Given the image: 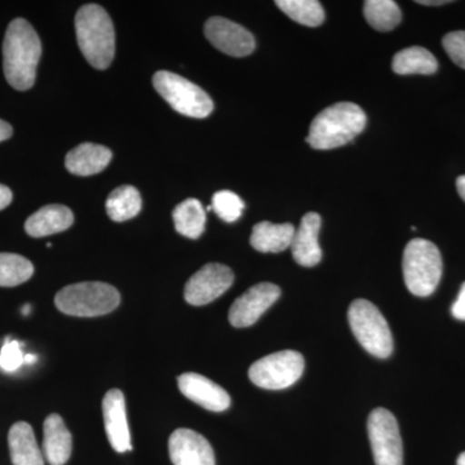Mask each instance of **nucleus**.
<instances>
[{
	"mask_svg": "<svg viewBox=\"0 0 465 465\" xmlns=\"http://www.w3.org/2000/svg\"><path fill=\"white\" fill-rule=\"evenodd\" d=\"M41 56L42 43L34 27L24 18L12 21L3 43V69L15 90L33 87Z\"/></svg>",
	"mask_w": 465,
	"mask_h": 465,
	"instance_id": "f257e3e1",
	"label": "nucleus"
},
{
	"mask_svg": "<svg viewBox=\"0 0 465 465\" xmlns=\"http://www.w3.org/2000/svg\"><path fill=\"white\" fill-rule=\"evenodd\" d=\"M366 127V114L353 103H338L322 110L312 122L307 143L317 150L341 148Z\"/></svg>",
	"mask_w": 465,
	"mask_h": 465,
	"instance_id": "f03ea898",
	"label": "nucleus"
},
{
	"mask_svg": "<svg viewBox=\"0 0 465 465\" xmlns=\"http://www.w3.org/2000/svg\"><path fill=\"white\" fill-rule=\"evenodd\" d=\"M75 32L85 60L99 70L108 69L115 54V33L108 12L85 5L76 12Z\"/></svg>",
	"mask_w": 465,
	"mask_h": 465,
	"instance_id": "7ed1b4c3",
	"label": "nucleus"
},
{
	"mask_svg": "<svg viewBox=\"0 0 465 465\" xmlns=\"http://www.w3.org/2000/svg\"><path fill=\"white\" fill-rule=\"evenodd\" d=\"M403 278L410 292L415 296L432 295L442 277V256L430 241L416 240L407 243L403 252Z\"/></svg>",
	"mask_w": 465,
	"mask_h": 465,
	"instance_id": "20e7f679",
	"label": "nucleus"
},
{
	"mask_svg": "<svg viewBox=\"0 0 465 465\" xmlns=\"http://www.w3.org/2000/svg\"><path fill=\"white\" fill-rule=\"evenodd\" d=\"M54 304L67 316L99 317L115 311L121 304V295L108 283H75L58 291Z\"/></svg>",
	"mask_w": 465,
	"mask_h": 465,
	"instance_id": "39448f33",
	"label": "nucleus"
},
{
	"mask_svg": "<svg viewBox=\"0 0 465 465\" xmlns=\"http://www.w3.org/2000/svg\"><path fill=\"white\" fill-rule=\"evenodd\" d=\"M349 324L358 342L370 354L388 358L393 351V336L390 324L372 302L358 299L348 311Z\"/></svg>",
	"mask_w": 465,
	"mask_h": 465,
	"instance_id": "423d86ee",
	"label": "nucleus"
},
{
	"mask_svg": "<svg viewBox=\"0 0 465 465\" xmlns=\"http://www.w3.org/2000/svg\"><path fill=\"white\" fill-rule=\"evenodd\" d=\"M153 84L155 91L180 114L202 119L213 113L211 97L182 75L161 70L153 76Z\"/></svg>",
	"mask_w": 465,
	"mask_h": 465,
	"instance_id": "0eeeda50",
	"label": "nucleus"
},
{
	"mask_svg": "<svg viewBox=\"0 0 465 465\" xmlns=\"http://www.w3.org/2000/svg\"><path fill=\"white\" fill-rule=\"evenodd\" d=\"M304 367V357L299 351H277L250 367V381L264 390H286L302 378Z\"/></svg>",
	"mask_w": 465,
	"mask_h": 465,
	"instance_id": "6e6552de",
	"label": "nucleus"
},
{
	"mask_svg": "<svg viewBox=\"0 0 465 465\" xmlns=\"http://www.w3.org/2000/svg\"><path fill=\"white\" fill-rule=\"evenodd\" d=\"M367 432L376 465H403V446L396 418L387 409L372 410Z\"/></svg>",
	"mask_w": 465,
	"mask_h": 465,
	"instance_id": "1a4fd4ad",
	"label": "nucleus"
},
{
	"mask_svg": "<svg viewBox=\"0 0 465 465\" xmlns=\"http://www.w3.org/2000/svg\"><path fill=\"white\" fill-rule=\"evenodd\" d=\"M232 282H234V273L231 268L211 262L192 275L191 280L186 283L183 296L189 304L201 307L219 299L223 293L231 289Z\"/></svg>",
	"mask_w": 465,
	"mask_h": 465,
	"instance_id": "9d476101",
	"label": "nucleus"
},
{
	"mask_svg": "<svg viewBox=\"0 0 465 465\" xmlns=\"http://www.w3.org/2000/svg\"><path fill=\"white\" fill-rule=\"evenodd\" d=\"M280 296L281 290L277 284H255L232 302L229 311V321L238 329L252 326L280 299Z\"/></svg>",
	"mask_w": 465,
	"mask_h": 465,
	"instance_id": "9b49d317",
	"label": "nucleus"
},
{
	"mask_svg": "<svg viewBox=\"0 0 465 465\" xmlns=\"http://www.w3.org/2000/svg\"><path fill=\"white\" fill-rule=\"evenodd\" d=\"M204 34L213 47L229 56H249L255 51L256 42L252 34L226 18L211 17L204 25Z\"/></svg>",
	"mask_w": 465,
	"mask_h": 465,
	"instance_id": "f8f14e48",
	"label": "nucleus"
},
{
	"mask_svg": "<svg viewBox=\"0 0 465 465\" xmlns=\"http://www.w3.org/2000/svg\"><path fill=\"white\" fill-rule=\"evenodd\" d=\"M168 451L173 465H216L210 442L202 434L185 428L171 434Z\"/></svg>",
	"mask_w": 465,
	"mask_h": 465,
	"instance_id": "ddd939ff",
	"label": "nucleus"
},
{
	"mask_svg": "<svg viewBox=\"0 0 465 465\" xmlns=\"http://www.w3.org/2000/svg\"><path fill=\"white\" fill-rule=\"evenodd\" d=\"M179 390L186 399L208 410L222 412L231 406V396L224 388L210 381L206 376L188 372L177 379Z\"/></svg>",
	"mask_w": 465,
	"mask_h": 465,
	"instance_id": "4468645a",
	"label": "nucleus"
},
{
	"mask_svg": "<svg viewBox=\"0 0 465 465\" xmlns=\"http://www.w3.org/2000/svg\"><path fill=\"white\" fill-rule=\"evenodd\" d=\"M104 424L106 436L116 452H127L133 450L130 427L125 412L124 394L119 390H110L103 400Z\"/></svg>",
	"mask_w": 465,
	"mask_h": 465,
	"instance_id": "2eb2a0df",
	"label": "nucleus"
},
{
	"mask_svg": "<svg viewBox=\"0 0 465 465\" xmlns=\"http://www.w3.org/2000/svg\"><path fill=\"white\" fill-rule=\"evenodd\" d=\"M321 225H322V220L317 213H308L302 217L291 243L293 259L299 265L311 268L322 260V250L318 243Z\"/></svg>",
	"mask_w": 465,
	"mask_h": 465,
	"instance_id": "dca6fc26",
	"label": "nucleus"
},
{
	"mask_svg": "<svg viewBox=\"0 0 465 465\" xmlns=\"http://www.w3.org/2000/svg\"><path fill=\"white\" fill-rule=\"evenodd\" d=\"M43 455L51 465H65L72 457L73 439L63 418L47 416L43 425Z\"/></svg>",
	"mask_w": 465,
	"mask_h": 465,
	"instance_id": "f3484780",
	"label": "nucleus"
},
{
	"mask_svg": "<svg viewBox=\"0 0 465 465\" xmlns=\"http://www.w3.org/2000/svg\"><path fill=\"white\" fill-rule=\"evenodd\" d=\"M112 158V150L106 146L84 143L67 153L65 166L76 176H91L105 170Z\"/></svg>",
	"mask_w": 465,
	"mask_h": 465,
	"instance_id": "a211bd4d",
	"label": "nucleus"
},
{
	"mask_svg": "<svg viewBox=\"0 0 465 465\" xmlns=\"http://www.w3.org/2000/svg\"><path fill=\"white\" fill-rule=\"evenodd\" d=\"M74 223L72 210L61 204H48L33 213L25 223L30 237L43 238L65 232Z\"/></svg>",
	"mask_w": 465,
	"mask_h": 465,
	"instance_id": "6ab92c4d",
	"label": "nucleus"
},
{
	"mask_svg": "<svg viewBox=\"0 0 465 465\" xmlns=\"http://www.w3.org/2000/svg\"><path fill=\"white\" fill-rule=\"evenodd\" d=\"M8 446L14 465H45V455L36 443L32 425L25 421L12 425Z\"/></svg>",
	"mask_w": 465,
	"mask_h": 465,
	"instance_id": "aec40b11",
	"label": "nucleus"
},
{
	"mask_svg": "<svg viewBox=\"0 0 465 465\" xmlns=\"http://www.w3.org/2000/svg\"><path fill=\"white\" fill-rule=\"evenodd\" d=\"M295 232V228L290 223L273 224L262 222L253 226L250 238L251 246L262 253L282 252L291 247Z\"/></svg>",
	"mask_w": 465,
	"mask_h": 465,
	"instance_id": "412c9836",
	"label": "nucleus"
},
{
	"mask_svg": "<svg viewBox=\"0 0 465 465\" xmlns=\"http://www.w3.org/2000/svg\"><path fill=\"white\" fill-rule=\"evenodd\" d=\"M391 69L396 74H434L439 69V63L436 57L430 51L423 47H409L406 50L400 51L393 57Z\"/></svg>",
	"mask_w": 465,
	"mask_h": 465,
	"instance_id": "4be33fe9",
	"label": "nucleus"
},
{
	"mask_svg": "<svg viewBox=\"0 0 465 465\" xmlns=\"http://www.w3.org/2000/svg\"><path fill=\"white\" fill-rule=\"evenodd\" d=\"M173 223L177 232L183 237L197 240L206 228V210L198 200L189 198L173 210Z\"/></svg>",
	"mask_w": 465,
	"mask_h": 465,
	"instance_id": "5701e85b",
	"label": "nucleus"
},
{
	"mask_svg": "<svg viewBox=\"0 0 465 465\" xmlns=\"http://www.w3.org/2000/svg\"><path fill=\"white\" fill-rule=\"evenodd\" d=\"M142 195L134 186L124 185L110 193L106 201V213L115 223L134 219L142 211Z\"/></svg>",
	"mask_w": 465,
	"mask_h": 465,
	"instance_id": "b1692460",
	"label": "nucleus"
},
{
	"mask_svg": "<svg viewBox=\"0 0 465 465\" xmlns=\"http://www.w3.org/2000/svg\"><path fill=\"white\" fill-rule=\"evenodd\" d=\"M363 14L370 26L379 32H390L402 20V12L393 0H367Z\"/></svg>",
	"mask_w": 465,
	"mask_h": 465,
	"instance_id": "393cba45",
	"label": "nucleus"
},
{
	"mask_svg": "<svg viewBox=\"0 0 465 465\" xmlns=\"http://www.w3.org/2000/svg\"><path fill=\"white\" fill-rule=\"evenodd\" d=\"M275 5L302 25L316 27L323 24V7L317 0H277Z\"/></svg>",
	"mask_w": 465,
	"mask_h": 465,
	"instance_id": "a878e982",
	"label": "nucleus"
},
{
	"mask_svg": "<svg viewBox=\"0 0 465 465\" xmlns=\"http://www.w3.org/2000/svg\"><path fill=\"white\" fill-rule=\"evenodd\" d=\"M34 274V266L17 253H0V287H16L27 282Z\"/></svg>",
	"mask_w": 465,
	"mask_h": 465,
	"instance_id": "bb28decb",
	"label": "nucleus"
},
{
	"mask_svg": "<svg viewBox=\"0 0 465 465\" xmlns=\"http://www.w3.org/2000/svg\"><path fill=\"white\" fill-rule=\"evenodd\" d=\"M211 207L220 219L226 223H234L240 219L242 213H243L244 202L235 193L222 191L213 195Z\"/></svg>",
	"mask_w": 465,
	"mask_h": 465,
	"instance_id": "cd10ccee",
	"label": "nucleus"
},
{
	"mask_svg": "<svg viewBox=\"0 0 465 465\" xmlns=\"http://www.w3.org/2000/svg\"><path fill=\"white\" fill-rule=\"evenodd\" d=\"M25 363V356L17 341H7L0 351V369L5 372H14Z\"/></svg>",
	"mask_w": 465,
	"mask_h": 465,
	"instance_id": "c85d7f7f",
	"label": "nucleus"
},
{
	"mask_svg": "<svg viewBox=\"0 0 465 465\" xmlns=\"http://www.w3.org/2000/svg\"><path fill=\"white\" fill-rule=\"evenodd\" d=\"M442 45L450 58L461 69H465V32L446 34Z\"/></svg>",
	"mask_w": 465,
	"mask_h": 465,
	"instance_id": "c756f323",
	"label": "nucleus"
},
{
	"mask_svg": "<svg viewBox=\"0 0 465 465\" xmlns=\"http://www.w3.org/2000/svg\"><path fill=\"white\" fill-rule=\"evenodd\" d=\"M451 314L459 321H465V282L461 284L457 302L452 304Z\"/></svg>",
	"mask_w": 465,
	"mask_h": 465,
	"instance_id": "7c9ffc66",
	"label": "nucleus"
},
{
	"mask_svg": "<svg viewBox=\"0 0 465 465\" xmlns=\"http://www.w3.org/2000/svg\"><path fill=\"white\" fill-rule=\"evenodd\" d=\"M12 198H14V195H12L11 189L0 183V211L5 210L11 204Z\"/></svg>",
	"mask_w": 465,
	"mask_h": 465,
	"instance_id": "2f4dec72",
	"label": "nucleus"
},
{
	"mask_svg": "<svg viewBox=\"0 0 465 465\" xmlns=\"http://www.w3.org/2000/svg\"><path fill=\"white\" fill-rule=\"evenodd\" d=\"M12 134H14V128H12V125L0 119V143L8 140L9 137L12 136Z\"/></svg>",
	"mask_w": 465,
	"mask_h": 465,
	"instance_id": "473e14b6",
	"label": "nucleus"
},
{
	"mask_svg": "<svg viewBox=\"0 0 465 465\" xmlns=\"http://www.w3.org/2000/svg\"><path fill=\"white\" fill-rule=\"evenodd\" d=\"M457 188L459 195H460L461 200L465 202V174H463V176L458 177Z\"/></svg>",
	"mask_w": 465,
	"mask_h": 465,
	"instance_id": "72a5a7b5",
	"label": "nucleus"
},
{
	"mask_svg": "<svg viewBox=\"0 0 465 465\" xmlns=\"http://www.w3.org/2000/svg\"><path fill=\"white\" fill-rule=\"evenodd\" d=\"M419 5H448L449 0H432V2H430V0H419Z\"/></svg>",
	"mask_w": 465,
	"mask_h": 465,
	"instance_id": "f704fd0d",
	"label": "nucleus"
},
{
	"mask_svg": "<svg viewBox=\"0 0 465 465\" xmlns=\"http://www.w3.org/2000/svg\"><path fill=\"white\" fill-rule=\"evenodd\" d=\"M35 361H36V357L34 356V354H27V356H25L26 363H33V362H35Z\"/></svg>",
	"mask_w": 465,
	"mask_h": 465,
	"instance_id": "c9c22d12",
	"label": "nucleus"
},
{
	"mask_svg": "<svg viewBox=\"0 0 465 465\" xmlns=\"http://www.w3.org/2000/svg\"><path fill=\"white\" fill-rule=\"evenodd\" d=\"M457 465H465V452L459 455Z\"/></svg>",
	"mask_w": 465,
	"mask_h": 465,
	"instance_id": "e433bc0d",
	"label": "nucleus"
},
{
	"mask_svg": "<svg viewBox=\"0 0 465 465\" xmlns=\"http://www.w3.org/2000/svg\"><path fill=\"white\" fill-rule=\"evenodd\" d=\"M30 311H32V308H30V305H25L23 309V314L24 316H27V314L30 313Z\"/></svg>",
	"mask_w": 465,
	"mask_h": 465,
	"instance_id": "4c0bfd02",
	"label": "nucleus"
}]
</instances>
